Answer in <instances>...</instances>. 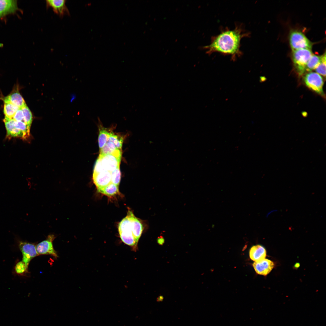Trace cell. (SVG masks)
I'll use <instances>...</instances> for the list:
<instances>
[{
    "label": "cell",
    "instance_id": "2",
    "mask_svg": "<svg viewBox=\"0 0 326 326\" xmlns=\"http://www.w3.org/2000/svg\"><path fill=\"white\" fill-rule=\"evenodd\" d=\"M133 214L131 210L128 209L126 216L118 225V231L121 239L126 245L132 244L136 240L133 234L132 216Z\"/></svg>",
    "mask_w": 326,
    "mask_h": 326
},
{
    "label": "cell",
    "instance_id": "24",
    "mask_svg": "<svg viewBox=\"0 0 326 326\" xmlns=\"http://www.w3.org/2000/svg\"><path fill=\"white\" fill-rule=\"evenodd\" d=\"M321 61L318 67L315 69L316 73L325 77L326 76V53L325 52L321 56Z\"/></svg>",
    "mask_w": 326,
    "mask_h": 326
},
{
    "label": "cell",
    "instance_id": "27",
    "mask_svg": "<svg viewBox=\"0 0 326 326\" xmlns=\"http://www.w3.org/2000/svg\"><path fill=\"white\" fill-rule=\"evenodd\" d=\"M159 244L162 245L164 243V239L162 238L159 237L157 240Z\"/></svg>",
    "mask_w": 326,
    "mask_h": 326
},
{
    "label": "cell",
    "instance_id": "26",
    "mask_svg": "<svg viewBox=\"0 0 326 326\" xmlns=\"http://www.w3.org/2000/svg\"><path fill=\"white\" fill-rule=\"evenodd\" d=\"M12 119L17 121H23L24 122V121L23 113L21 108H19L17 110Z\"/></svg>",
    "mask_w": 326,
    "mask_h": 326
},
{
    "label": "cell",
    "instance_id": "15",
    "mask_svg": "<svg viewBox=\"0 0 326 326\" xmlns=\"http://www.w3.org/2000/svg\"><path fill=\"white\" fill-rule=\"evenodd\" d=\"M5 97L12 104L20 108L26 104L17 87Z\"/></svg>",
    "mask_w": 326,
    "mask_h": 326
},
{
    "label": "cell",
    "instance_id": "25",
    "mask_svg": "<svg viewBox=\"0 0 326 326\" xmlns=\"http://www.w3.org/2000/svg\"><path fill=\"white\" fill-rule=\"evenodd\" d=\"M121 179L120 167L111 172V182L119 186Z\"/></svg>",
    "mask_w": 326,
    "mask_h": 326
},
{
    "label": "cell",
    "instance_id": "18",
    "mask_svg": "<svg viewBox=\"0 0 326 326\" xmlns=\"http://www.w3.org/2000/svg\"><path fill=\"white\" fill-rule=\"evenodd\" d=\"M99 135L98 138V145L100 149H101L107 143L110 132L106 129L104 127L99 119Z\"/></svg>",
    "mask_w": 326,
    "mask_h": 326
},
{
    "label": "cell",
    "instance_id": "3",
    "mask_svg": "<svg viewBox=\"0 0 326 326\" xmlns=\"http://www.w3.org/2000/svg\"><path fill=\"white\" fill-rule=\"evenodd\" d=\"M292 59L294 66L299 75L305 72L306 64L312 55L311 49H300L292 51Z\"/></svg>",
    "mask_w": 326,
    "mask_h": 326
},
{
    "label": "cell",
    "instance_id": "11",
    "mask_svg": "<svg viewBox=\"0 0 326 326\" xmlns=\"http://www.w3.org/2000/svg\"><path fill=\"white\" fill-rule=\"evenodd\" d=\"M93 180L97 190L102 188L111 183V172L104 171L93 174Z\"/></svg>",
    "mask_w": 326,
    "mask_h": 326
},
{
    "label": "cell",
    "instance_id": "7",
    "mask_svg": "<svg viewBox=\"0 0 326 326\" xmlns=\"http://www.w3.org/2000/svg\"><path fill=\"white\" fill-rule=\"evenodd\" d=\"M18 245L22 254V261L28 267L30 260L39 255L36 246L33 244L23 241H19Z\"/></svg>",
    "mask_w": 326,
    "mask_h": 326
},
{
    "label": "cell",
    "instance_id": "10",
    "mask_svg": "<svg viewBox=\"0 0 326 326\" xmlns=\"http://www.w3.org/2000/svg\"><path fill=\"white\" fill-rule=\"evenodd\" d=\"M252 265L257 273L266 276L271 272L274 265L271 260L265 258L258 261L254 262Z\"/></svg>",
    "mask_w": 326,
    "mask_h": 326
},
{
    "label": "cell",
    "instance_id": "22",
    "mask_svg": "<svg viewBox=\"0 0 326 326\" xmlns=\"http://www.w3.org/2000/svg\"><path fill=\"white\" fill-rule=\"evenodd\" d=\"M117 149L113 142H107L106 144L100 149L99 154H112L115 152Z\"/></svg>",
    "mask_w": 326,
    "mask_h": 326
},
{
    "label": "cell",
    "instance_id": "20",
    "mask_svg": "<svg viewBox=\"0 0 326 326\" xmlns=\"http://www.w3.org/2000/svg\"><path fill=\"white\" fill-rule=\"evenodd\" d=\"M107 142H113L117 149L121 150L123 142L122 137L110 132Z\"/></svg>",
    "mask_w": 326,
    "mask_h": 326
},
{
    "label": "cell",
    "instance_id": "19",
    "mask_svg": "<svg viewBox=\"0 0 326 326\" xmlns=\"http://www.w3.org/2000/svg\"><path fill=\"white\" fill-rule=\"evenodd\" d=\"M321 61V56L313 54L306 64L305 72H310L315 70L320 64Z\"/></svg>",
    "mask_w": 326,
    "mask_h": 326
},
{
    "label": "cell",
    "instance_id": "17",
    "mask_svg": "<svg viewBox=\"0 0 326 326\" xmlns=\"http://www.w3.org/2000/svg\"><path fill=\"white\" fill-rule=\"evenodd\" d=\"M97 190L99 192L109 197L120 193L118 186L111 182L106 186Z\"/></svg>",
    "mask_w": 326,
    "mask_h": 326
},
{
    "label": "cell",
    "instance_id": "8",
    "mask_svg": "<svg viewBox=\"0 0 326 326\" xmlns=\"http://www.w3.org/2000/svg\"><path fill=\"white\" fill-rule=\"evenodd\" d=\"M55 238L54 235H49L46 240L41 242L36 246V250L39 255H50L56 258L58 257L53 244V242Z\"/></svg>",
    "mask_w": 326,
    "mask_h": 326
},
{
    "label": "cell",
    "instance_id": "1",
    "mask_svg": "<svg viewBox=\"0 0 326 326\" xmlns=\"http://www.w3.org/2000/svg\"><path fill=\"white\" fill-rule=\"evenodd\" d=\"M249 34L241 26L237 25L234 29H225L213 37L210 43L205 46L204 49L208 54L217 52L231 56L232 59L235 60L242 54L240 50L241 39L248 36Z\"/></svg>",
    "mask_w": 326,
    "mask_h": 326
},
{
    "label": "cell",
    "instance_id": "4",
    "mask_svg": "<svg viewBox=\"0 0 326 326\" xmlns=\"http://www.w3.org/2000/svg\"><path fill=\"white\" fill-rule=\"evenodd\" d=\"M121 157V151L118 149L112 154H99L97 159L103 171L112 172L120 167Z\"/></svg>",
    "mask_w": 326,
    "mask_h": 326
},
{
    "label": "cell",
    "instance_id": "5",
    "mask_svg": "<svg viewBox=\"0 0 326 326\" xmlns=\"http://www.w3.org/2000/svg\"><path fill=\"white\" fill-rule=\"evenodd\" d=\"M289 40L292 51L302 49L311 50L312 43L301 31L296 30L291 31L289 35Z\"/></svg>",
    "mask_w": 326,
    "mask_h": 326
},
{
    "label": "cell",
    "instance_id": "6",
    "mask_svg": "<svg viewBox=\"0 0 326 326\" xmlns=\"http://www.w3.org/2000/svg\"><path fill=\"white\" fill-rule=\"evenodd\" d=\"M304 83L310 89L321 96H324L323 79L318 73L310 72L306 74L303 78Z\"/></svg>",
    "mask_w": 326,
    "mask_h": 326
},
{
    "label": "cell",
    "instance_id": "13",
    "mask_svg": "<svg viewBox=\"0 0 326 326\" xmlns=\"http://www.w3.org/2000/svg\"><path fill=\"white\" fill-rule=\"evenodd\" d=\"M3 121L6 130V136L8 138H19L24 140L23 134L15 126V120L13 119L4 118Z\"/></svg>",
    "mask_w": 326,
    "mask_h": 326
},
{
    "label": "cell",
    "instance_id": "23",
    "mask_svg": "<svg viewBox=\"0 0 326 326\" xmlns=\"http://www.w3.org/2000/svg\"><path fill=\"white\" fill-rule=\"evenodd\" d=\"M21 108L23 113L24 122L30 126L32 121V115L31 111L26 104Z\"/></svg>",
    "mask_w": 326,
    "mask_h": 326
},
{
    "label": "cell",
    "instance_id": "16",
    "mask_svg": "<svg viewBox=\"0 0 326 326\" xmlns=\"http://www.w3.org/2000/svg\"><path fill=\"white\" fill-rule=\"evenodd\" d=\"M3 99L4 102L3 112L5 118L12 119L17 110L20 108L12 104L5 97Z\"/></svg>",
    "mask_w": 326,
    "mask_h": 326
},
{
    "label": "cell",
    "instance_id": "9",
    "mask_svg": "<svg viewBox=\"0 0 326 326\" xmlns=\"http://www.w3.org/2000/svg\"><path fill=\"white\" fill-rule=\"evenodd\" d=\"M47 7L52 8L53 11L61 17L69 14L65 0H47L46 1Z\"/></svg>",
    "mask_w": 326,
    "mask_h": 326
},
{
    "label": "cell",
    "instance_id": "14",
    "mask_svg": "<svg viewBox=\"0 0 326 326\" xmlns=\"http://www.w3.org/2000/svg\"><path fill=\"white\" fill-rule=\"evenodd\" d=\"M266 256V250L264 247L260 245H254L250 250V257L254 262L258 261L265 259Z\"/></svg>",
    "mask_w": 326,
    "mask_h": 326
},
{
    "label": "cell",
    "instance_id": "12",
    "mask_svg": "<svg viewBox=\"0 0 326 326\" xmlns=\"http://www.w3.org/2000/svg\"><path fill=\"white\" fill-rule=\"evenodd\" d=\"M18 9L17 0H0V19L14 13Z\"/></svg>",
    "mask_w": 326,
    "mask_h": 326
},
{
    "label": "cell",
    "instance_id": "21",
    "mask_svg": "<svg viewBox=\"0 0 326 326\" xmlns=\"http://www.w3.org/2000/svg\"><path fill=\"white\" fill-rule=\"evenodd\" d=\"M28 267L22 261L18 262L14 267V273L17 275L23 276L28 273Z\"/></svg>",
    "mask_w": 326,
    "mask_h": 326
}]
</instances>
